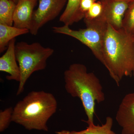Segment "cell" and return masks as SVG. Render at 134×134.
<instances>
[{
	"mask_svg": "<svg viewBox=\"0 0 134 134\" xmlns=\"http://www.w3.org/2000/svg\"><path fill=\"white\" fill-rule=\"evenodd\" d=\"M103 65L117 86L134 72V38L132 32L108 25L103 47Z\"/></svg>",
	"mask_w": 134,
	"mask_h": 134,
	"instance_id": "6da1fadb",
	"label": "cell"
},
{
	"mask_svg": "<svg viewBox=\"0 0 134 134\" xmlns=\"http://www.w3.org/2000/svg\"><path fill=\"white\" fill-rule=\"evenodd\" d=\"M65 89L73 97L80 99L88 120V126L94 124L96 102L99 103L105 99L99 79L92 72H88L85 65L75 63L64 72Z\"/></svg>",
	"mask_w": 134,
	"mask_h": 134,
	"instance_id": "7a4b0ae2",
	"label": "cell"
},
{
	"mask_svg": "<svg viewBox=\"0 0 134 134\" xmlns=\"http://www.w3.org/2000/svg\"><path fill=\"white\" fill-rule=\"evenodd\" d=\"M58 103L52 93L44 91L29 92L13 108L12 121L28 130L48 131L47 123L55 113Z\"/></svg>",
	"mask_w": 134,
	"mask_h": 134,
	"instance_id": "3957f363",
	"label": "cell"
},
{
	"mask_svg": "<svg viewBox=\"0 0 134 134\" xmlns=\"http://www.w3.org/2000/svg\"><path fill=\"white\" fill-rule=\"evenodd\" d=\"M15 51L21 73L16 92L18 96L23 92L25 85L32 74L46 68L47 60L53 55L54 50L44 47L38 42L29 44L21 41L16 44Z\"/></svg>",
	"mask_w": 134,
	"mask_h": 134,
	"instance_id": "277c9868",
	"label": "cell"
},
{
	"mask_svg": "<svg viewBox=\"0 0 134 134\" xmlns=\"http://www.w3.org/2000/svg\"><path fill=\"white\" fill-rule=\"evenodd\" d=\"M86 28L72 30L64 25L53 26V31L76 39L90 49L96 58L103 64V47L108 24L100 17L94 20L84 21Z\"/></svg>",
	"mask_w": 134,
	"mask_h": 134,
	"instance_id": "5b68a950",
	"label": "cell"
},
{
	"mask_svg": "<svg viewBox=\"0 0 134 134\" xmlns=\"http://www.w3.org/2000/svg\"><path fill=\"white\" fill-rule=\"evenodd\" d=\"M37 9L34 10L30 32L36 36L41 27L59 15L68 0H38Z\"/></svg>",
	"mask_w": 134,
	"mask_h": 134,
	"instance_id": "8992f818",
	"label": "cell"
},
{
	"mask_svg": "<svg viewBox=\"0 0 134 134\" xmlns=\"http://www.w3.org/2000/svg\"><path fill=\"white\" fill-rule=\"evenodd\" d=\"M101 2L103 8L99 17L114 29H122L123 19L130 2L124 0H105Z\"/></svg>",
	"mask_w": 134,
	"mask_h": 134,
	"instance_id": "52a82bcc",
	"label": "cell"
},
{
	"mask_svg": "<svg viewBox=\"0 0 134 134\" xmlns=\"http://www.w3.org/2000/svg\"><path fill=\"white\" fill-rule=\"evenodd\" d=\"M116 120L122 128L121 134H134V92L127 94L122 99Z\"/></svg>",
	"mask_w": 134,
	"mask_h": 134,
	"instance_id": "ba28073f",
	"label": "cell"
},
{
	"mask_svg": "<svg viewBox=\"0 0 134 134\" xmlns=\"http://www.w3.org/2000/svg\"><path fill=\"white\" fill-rule=\"evenodd\" d=\"M15 38L10 42L6 52L0 58V71L8 74L6 78L9 81H20L21 73L16 57Z\"/></svg>",
	"mask_w": 134,
	"mask_h": 134,
	"instance_id": "9c48e42d",
	"label": "cell"
},
{
	"mask_svg": "<svg viewBox=\"0 0 134 134\" xmlns=\"http://www.w3.org/2000/svg\"><path fill=\"white\" fill-rule=\"evenodd\" d=\"M38 0H19L15 8L14 16V26L29 30L34 9Z\"/></svg>",
	"mask_w": 134,
	"mask_h": 134,
	"instance_id": "30bf717a",
	"label": "cell"
},
{
	"mask_svg": "<svg viewBox=\"0 0 134 134\" xmlns=\"http://www.w3.org/2000/svg\"><path fill=\"white\" fill-rule=\"evenodd\" d=\"M81 0H68L64 12L60 16V22L69 26L84 18L85 15L80 10Z\"/></svg>",
	"mask_w": 134,
	"mask_h": 134,
	"instance_id": "8fae6325",
	"label": "cell"
},
{
	"mask_svg": "<svg viewBox=\"0 0 134 134\" xmlns=\"http://www.w3.org/2000/svg\"><path fill=\"white\" fill-rule=\"evenodd\" d=\"M29 32L30 30L28 29L0 24V53H2L7 50L10 42L12 40Z\"/></svg>",
	"mask_w": 134,
	"mask_h": 134,
	"instance_id": "7c38bea8",
	"label": "cell"
},
{
	"mask_svg": "<svg viewBox=\"0 0 134 134\" xmlns=\"http://www.w3.org/2000/svg\"><path fill=\"white\" fill-rule=\"evenodd\" d=\"M16 5L10 0H0V24L12 26Z\"/></svg>",
	"mask_w": 134,
	"mask_h": 134,
	"instance_id": "4fadbf2b",
	"label": "cell"
},
{
	"mask_svg": "<svg viewBox=\"0 0 134 134\" xmlns=\"http://www.w3.org/2000/svg\"><path fill=\"white\" fill-rule=\"evenodd\" d=\"M113 120L110 117H107L106 119L105 123L104 125H89L86 129L79 132L72 131L70 134H116L111 130Z\"/></svg>",
	"mask_w": 134,
	"mask_h": 134,
	"instance_id": "5bb4252c",
	"label": "cell"
},
{
	"mask_svg": "<svg viewBox=\"0 0 134 134\" xmlns=\"http://www.w3.org/2000/svg\"><path fill=\"white\" fill-rule=\"evenodd\" d=\"M122 28L130 32L134 30V1L130 2L123 19Z\"/></svg>",
	"mask_w": 134,
	"mask_h": 134,
	"instance_id": "9a60e30c",
	"label": "cell"
},
{
	"mask_svg": "<svg viewBox=\"0 0 134 134\" xmlns=\"http://www.w3.org/2000/svg\"><path fill=\"white\" fill-rule=\"evenodd\" d=\"M13 108L9 107L0 111V132H3L8 128L12 121Z\"/></svg>",
	"mask_w": 134,
	"mask_h": 134,
	"instance_id": "2e32d148",
	"label": "cell"
},
{
	"mask_svg": "<svg viewBox=\"0 0 134 134\" xmlns=\"http://www.w3.org/2000/svg\"><path fill=\"white\" fill-rule=\"evenodd\" d=\"M103 8V4L100 1L95 2L85 14L84 20L90 21L98 18L101 14Z\"/></svg>",
	"mask_w": 134,
	"mask_h": 134,
	"instance_id": "e0dca14e",
	"label": "cell"
},
{
	"mask_svg": "<svg viewBox=\"0 0 134 134\" xmlns=\"http://www.w3.org/2000/svg\"><path fill=\"white\" fill-rule=\"evenodd\" d=\"M96 0H81L80 3V10L85 16V14L91 7Z\"/></svg>",
	"mask_w": 134,
	"mask_h": 134,
	"instance_id": "ac0fdd59",
	"label": "cell"
},
{
	"mask_svg": "<svg viewBox=\"0 0 134 134\" xmlns=\"http://www.w3.org/2000/svg\"><path fill=\"white\" fill-rule=\"evenodd\" d=\"M56 134H70V132L68 130H63L60 132H55Z\"/></svg>",
	"mask_w": 134,
	"mask_h": 134,
	"instance_id": "d6986e66",
	"label": "cell"
},
{
	"mask_svg": "<svg viewBox=\"0 0 134 134\" xmlns=\"http://www.w3.org/2000/svg\"><path fill=\"white\" fill-rule=\"evenodd\" d=\"M10 1H12V2H14L16 4L19 0H10Z\"/></svg>",
	"mask_w": 134,
	"mask_h": 134,
	"instance_id": "ffe728a7",
	"label": "cell"
},
{
	"mask_svg": "<svg viewBox=\"0 0 134 134\" xmlns=\"http://www.w3.org/2000/svg\"><path fill=\"white\" fill-rule=\"evenodd\" d=\"M124 1H126L128 2H131L133 1L134 0H124Z\"/></svg>",
	"mask_w": 134,
	"mask_h": 134,
	"instance_id": "44dd1931",
	"label": "cell"
},
{
	"mask_svg": "<svg viewBox=\"0 0 134 134\" xmlns=\"http://www.w3.org/2000/svg\"><path fill=\"white\" fill-rule=\"evenodd\" d=\"M132 34H133V37L134 38V30L132 32ZM133 75L134 76V72H133Z\"/></svg>",
	"mask_w": 134,
	"mask_h": 134,
	"instance_id": "7402d4cb",
	"label": "cell"
},
{
	"mask_svg": "<svg viewBox=\"0 0 134 134\" xmlns=\"http://www.w3.org/2000/svg\"><path fill=\"white\" fill-rule=\"evenodd\" d=\"M100 1H105V0H100Z\"/></svg>",
	"mask_w": 134,
	"mask_h": 134,
	"instance_id": "603a6c76",
	"label": "cell"
}]
</instances>
